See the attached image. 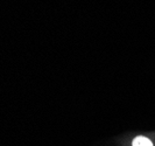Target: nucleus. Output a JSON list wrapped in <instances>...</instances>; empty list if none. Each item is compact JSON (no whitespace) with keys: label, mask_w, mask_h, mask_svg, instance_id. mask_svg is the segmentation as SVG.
Returning a JSON list of instances; mask_svg holds the SVG:
<instances>
[{"label":"nucleus","mask_w":155,"mask_h":146,"mask_svg":"<svg viewBox=\"0 0 155 146\" xmlns=\"http://www.w3.org/2000/svg\"><path fill=\"white\" fill-rule=\"evenodd\" d=\"M133 146H153V143L146 137H137L133 140Z\"/></svg>","instance_id":"obj_1"}]
</instances>
